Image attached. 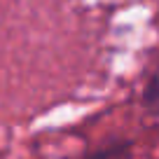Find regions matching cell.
<instances>
[{"label":"cell","mask_w":159,"mask_h":159,"mask_svg":"<svg viewBox=\"0 0 159 159\" xmlns=\"http://www.w3.org/2000/svg\"><path fill=\"white\" fill-rule=\"evenodd\" d=\"M143 101H145V108H148V110H152L154 115H159V66H157V70L152 73L148 87H145Z\"/></svg>","instance_id":"6da1fadb"}]
</instances>
